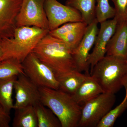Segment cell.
Wrapping results in <instances>:
<instances>
[{
	"mask_svg": "<svg viewBox=\"0 0 127 127\" xmlns=\"http://www.w3.org/2000/svg\"><path fill=\"white\" fill-rule=\"evenodd\" d=\"M44 8L48 21L49 31L68 22L83 21L78 11L62 4L57 0H45Z\"/></svg>",
	"mask_w": 127,
	"mask_h": 127,
	"instance_id": "cell-8",
	"label": "cell"
},
{
	"mask_svg": "<svg viewBox=\"0 0 127 127\" xmlns=\"http://www.w3.org/2000/svg\"><path fill=\"white\" fill-rule=\"evenodd\" d=\"M89 75L75 70L57 78L59 90L72 95Z\"/></svg>",
	"mask_w": 127,
	"mask_h": 127,
	"instance_id": "cell-15",
	"label": "cell"
},
{
	"mask_svg": "<svg viewBox=\"0 0 127 127\" xmlns=\"http://www.w3.org/2000/svg\"><path fill=\"white\" fill-rule=\"evenodd\" d=\"M12 127H38L36 114L33 106H28L14 109Z\"/></svg>",
	"mask_w": 127,
	"mask_h": 127,
	"instance_id": "cell-16",
	"label": "cell"
},
{
	"mask_svg": "<svg viewBox=\"0 0 127 127\" xmlns=\"http://www.w3.org/2000/svg\"><path fill=\"white\" fill-rule=\"evenodd\" d=\"M106 56L127 60V20L118 22L115 32L107 46Z\"/></svg>",
	"mask_w": 127,
	"mask_h": 127,
	"instance_id": "cell-13",
	"label": "cell"
},
{
	"mask_svg": "<svg viewBox=\"0 0 127 127\" xmlns=\"http://www.w3.org/2000/svg\"><path fill=\"white\" fill-rule=\"evenodd\" d=\"M96 15L98 23L115 17V10L110 5L109 0H96Z\"/></svg>",
	"mask_w": 127,
	"mask_h": 127,
	"instance_id": "cell-22",
	"label": "cell"
},
{
	"mask_svg": "<svg viewBox=\"0 0 127 127\" xmlns=\"http://www.w3.org/2000/svg\"><path fill=\"white\" fill-rule=\"evenodd\" d=\"M24 73L22 63L15 59H7L0 63V78H6Z\"/></svg>",
	"mask_w": 127,
	"mask_h": 127,
	"instance_id": "cell-21",
	"label": "cell"
},
{
	"mask_svg": "<svg viewBox=\"0 0 127 127\" xmlns=\"http://www.w3.org/2000/svg\"><path fill=\"white\" fill-rule=\"evenodd\" d=\"M22 0H0V39L11 36Z\"/></svg>",
	"mask_w": 127,
	"mask_h": 127,
	"instance_id": "cell-12",
	"label": "cell"
},
{
	"mask_svg": "<svg viewBox=\"0 0 127 127\" xmlns=\"http://www.w3.org/2000/svg\"><path fill=\"white\" fill-rule=\"evenodd\" d=\"M91 76L104 92L114 94L127 82V60L114 56H105L91 69Z\"/></svg>",
	"mask_w": 127,
	"mask_h": 127,
	"instance_id": "cell-4",
	"label": "cell"
},
{
	"mask_svg": "<svg viewBox=\"0 0 127 127\" xmlns=\"http://www.w3.org/2000/svg\"><path fill=\"white\" fill-rule=\"evenodd\" d=\"M48 32L35 27H16L11 36L0 39L3 52L2 61L13 59L22 63Z\"/></svg>",
	"mask_w": 127,
	"mask_h": 127,
	"instance_id": "cell-2",
	"label": "cell"
},
{
	"mask_svg": "<svg viewBox=\"0 0 127 127\" xmlns=\"http://www.w3.org/2000/svg\"><path fill=\"white\" fill-rule=\"evenodd\" d=\"M116 99L114 94L104 92L85 103L82 107L78 127H97L112 109Z\"/></svg>",
	"mask_w": 127,
	"mask_h": 127,
	"instance_id": "cell-5",
	"label": "cell"
},
{
	"mask_svg": "<svg viewBox=\"0 0 127 127\" xmlns=\"http://www.w3.org/2000/svg\"><path fill=\"white\" fill-rule=\"evenodd\" d=\"M115 11L114 17L118 22L127 20V0H112Z\"/></svg>",
	"mask_w": 127,
	"mask_h": 127,
	"instance_id": "cell-25",
	"label": "cell"
},
{
	"mask_svg": "<svg viewBox=\"0 0 127 127\" xmlns=\"http://www.w3.org/2000/svg\"><path fill=\"white\" fill-rule=\"evenodd\" d=\"M44 1L45 0H22L16 19V27H35L48 30Z\"/></svg>",
	"mask_w": 127,
	"mask_h": 127,
	"instance_id": "cell-7",
	"label": "cell"
},
{
	"mask_svg": "<svg viewBox=\"0 0 127 127\" xmlns=\"http://www.w3.org/2000/svg\"><path fill=\"white\" fill-rule=\"evenodd\" d=\"M24 73L40 87L59 89L58 81L52 70L31 53L22 63Z\"/></svg>",
	"mask_w": 127,
	"mask_h": 127,
	"instance_id": "cell-6",
	"label": "cell"
},
{
	"mask_svg": "<svg viewBox=\"0 0 127 127\" xmlns=\"http://www.w3.org/2000/svg\"><path fill=\"white\" fill-rule=\"evenodd\" d=\"M104 92L96 81L89 75L72 95L76 102L82 107L88 101Z\"/></svg>",
	"mask_w": 127,
	"mask_h": 127,
	"instance_id": "cell-14",
	"label": "cell"
},
{
	"mask_svg": "<svg viewBox=\"0 0 127 127\" xmlns=\"http://www.w3.org/2000/svg\"><path fill=\"white\" fill-rule=\"evenodd\" d=\"M54 72L57 78L77 70L72 53L63 42L48 33L32 52Z\"/></svg>",
	"mask_w": 127,
	"mask_h": 127,
	"instance_id": "cell-1",
	"label": "cell"
},
{
	"mask_svg": "<svg viewBox=\"0 0 127 127\" xmlns=\"http://www.w3.org/2000/svg\"><path fill=\"white\" fill-rule=\"evenodd\" d=\"M10 120V114L6 112L0 105V127H9Z\"/></svg>",
	"mask_w": 127,
	"mask_h": 127,
	"instance_id": "cell-26",
	"label": "cell"
},
{
	"mask_svg": "<svg viewBox=\"0 0 127 127\" xmlns=\"http://www.w3.org/2000/svg\"><path fill=\"white\" fill-rule=\"evenodd\" d=\"M2 55H3V52H2V48L0 43V63L2 61Z\"/></svg>",
	"mask_w": 127,
	"mask_h": 127,
	"instance_id": "cell-27",
	"label": "cell"
},
{
	"mask_svg": "<svg viewBox=\"0 0 127 127\" xmlns=\"http://www.w3.org/2000/svg\"><path fill=\"white\" fill-rule=\"evenodd\" d=\"M14 109L28 106H34L40 102L39 87L25 73L18 75L14 85Z\"/></svg>",
	"mask_w": 127,
	"mask_h": 127,
	"instance_id": "cell-10",
	"label": "cell"
},
{
	"mask_svg": "<svg viewBox=\"0 0 127 127\" xmlns=\"http://www.w3.org/2000/svg\"><path fill=\"white\" fill-rule=\"evenodd\" d=\"M88 26V25L86 23L83 21L68 22L62 25L56 29L50 31L48 33L53 37L59 39L66 34L87 27Z\"/></svg>",
	"mask_w": 127,
	"mask_h": 127,
	"instance_id": "cell-24",
	"label": "cell"
},
{
	"mask_svg": "<svg viewBox=\"0 0 127 127\" xmlns=\"http://www.w3.org/2000/svg\"><path fill=\"white\" fill-rule=\"evenodd\" d=\"M41 102L50 108L59 119L62 127H77L82 107L72 95L59 89L39 88Z\"/></svg>",
	"mask_w": 127,
	"mask_h": 127,
	"instance_id": "cell-3",
	"label": "cell"
},
{
	"mask_svg": "<svg viewBox=\"0 0 127 127\" xmlns=\"http://www.w3.org/2000/svg\"><path fill=\"white\" fill-rule=\"evenodd\" d=\"M17 77L0 78V105L10 114L12 109L14 108L12 94L14 83Z\"/></svg>",
	"mask_w": 127,
	"mask_h": 127,
	"instance_id": "cell-18",
	"label": "cell"
},
{
	"mask_svg": "<svg viewBox=\"0 0 127 127\" xmlns=\"http://www.w3.org/2000/svg\"><path fill=\"white\" fill-rule=\"evenodd\" d=\"M34 106L37 118L38 127H62L59 119L55 114L41 102Z\"/></svg>",
	"mask_w": 127,
	"mask_h": 127,
	"instance_id": "cell-19",
	"label": "cell"
},
{
	"mask_svg": "<svg viewBox=\"0 0 127 127\" xmlns=\"http://www.w3.org/2000/svg\"><path fill=\"white\" fill-rule=\"evenodd\" d=\"M100 24V28L95 40L94 47L89 55L88 61L91 69L97 62L106 56L107 46L115 32L118 21L114 17Z\"/></svg>",
	"mask_w": 127,
	"mask_h": 127,
	"instance_id": "cell-11",
	"label": "cell"
},
{
	"mask_svg": "<svg viewBox=\"0 0 127 127\" xmlns=\"http://www.w3.org/2000/svg\"><path fill=\"white\" fill-rule=\"evenodd\" d=\"M66 5L78 11L88 25L96 19V0H67Z\"/></svg>",
	"mask_w": 127,
	"mask_h": 127,
	"instance_id": "cell-17",
	"label": "cell"
},
{
	"mask_svg": "<svg viewBox=\"0 0 127 127\" xmlns=\"http://www.w3.org/2000/svg\"><path fill=\"white\" fill-rule=\"evenodd\" d=\"M98 23L95 19L88 25L83 38L72 53L77 70L81 72H85L87 75H89L90 68L88 63V57L98 32Z\"/></svg>",
	"mask_w": 127,
	"mask_h": 127,
	"instance_id": "cell-9",
	"label": "cell"
},
{
	"mask_svg": "<svg viewBox=\"0 0 127 127\" xmlns=\"http://www.w3.org/2000/svg\"><path fill=\"white\" fill-rule=\"evenodd\" d=\"M125 95L122 101L118 106L109 111L98 123L97 127H112L118 118L127 109V82L124 86Z\"/></svg>",
	"mask_w": 127,
	"mask_h": 127,
	"instance_id": "cell-20",
	"label": "cell"
},
{
	"mask_svg": "<svg viewBox=\"0 0 127 127\" xmlns=\"http://www.w3.org/2000/svg\"><path fill=\"white\" fill-rule=\"evenodd\" d=\"M87 26L70 32L58 39L63 42L73 53L83 38Z\"/></svg>",
	"mask_w": 127,
	"mask_h": 127,
	"instance_id": "cell-23",
	"label": "cell"
}]
</instances>
